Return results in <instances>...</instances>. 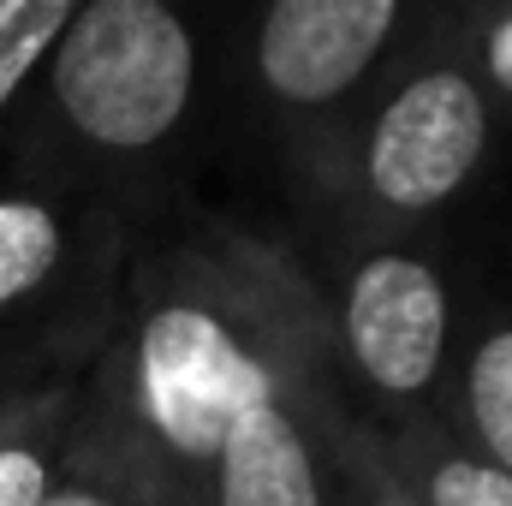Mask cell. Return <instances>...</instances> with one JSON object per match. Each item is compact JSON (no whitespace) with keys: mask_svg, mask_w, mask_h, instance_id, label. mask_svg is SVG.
Returning <instances> with one entry per match:
<instances>
[{"mask_svg":"<svg viewBox=\"0 0 512 506\" xmlns=\"http://www.w3.org/2000/svg\"><path fill=\"white\" fill-rule=\"evenodd\" d=\"M96 376L173 506H203L215 447L251 405L334 376L322 292L280 245L233 227L143 233Z\"/></svg>","mask_w":512,"mask_h":506,"instance_id":"6da1fadb","label":"cell"},{"mask_svg":"<svg viewBox=\"0 0 512 506\" xmlns=\"http://www.w3.org/2000/svg\"><path fill=\"white\" fill-rule=\"evenodd\" d=\"M203 102V36L161 0H78L18 114L12 167L155 203V179Z\"/></svg>","mask_w":512,"mask_h":506,"instance_id":"7a4b0ae2","label":"cell"},{"mask_svg":"<svg viewBox=\"0 0 512 506\" xmlns=\"http://www.w3.org/2000/svg\"><path fill=\"white\" fill-rule=\"evenodd\" d=\"M149 209L12 173L0 185V387L78 381L114 346Z\"/></svg>","mask_w":512,"mask_h":506,"instance_id":"3957f363","label":"cell"},{"mask_svg":"<svg viewBox=\"0 0 512 506\" xmlns=\"http://www.w3.org/2000/svg\"><path fill=\"white\" fill-rule=\"evenodd\" d=\"M322 316L334 376L358 381L387 411V423L376 429L393 435L429 423L441 381L459 364V316L447 274L411 245H370L346 262V274L322 298Z\"/></svg>","mask_w":512,"mask_h":506,"instance_id":"277c9868","label":"cell"},{"mask_svg":"<svg viewBox=\"0 0 512 506\" xmlns=\"http://www.w3.org/2000/svg\"><path fill=\"white\" fill-rule=\"evenodd\" d=\"M495 143V102L459 48L405 60L358 131V203L382 227H411L465 197Z\"/></svg>","mask_w":512,"mask_h":506,"instance_id":"5b68a950","label":"cell"},{"mask_svg":"<svg viewBox=\"0 0 512 506\" xmlns=\"http://www.w3.org/2000/svg\"><path fill=\"white\" fill-rule=\"evenodd\" d=\"M411 12L399 0H274L251 24L256 102L292 131L328 126L364 102Z\"/></svg>","mask_w":512,"mask_h":506,"instance_id":"8992f818","label":"cell"},{"mask_svg":"<svg viewBox=\"0 0 512 506\" xmlns=\"http://www.w3.org/2000/svg\"><path fill=\"white\" fill-rule=\"evenodd\" d=\"M42 506H173L161 471L149 465V453L137 447V435L126 429L108 381L84 376V399H78V429L66 447V465L48 489Z\"/></svg>","mask_w":512,"mask_h":506,"instance_id":"52a82bcc","label":"cell"},{"mask_svg":"<svg viewBox=\"0 0 512 506\" xmlns=\"http://www.w3.org/2000/svg\"><path fill=\"white\" fill-rule=\"evenodd\" d=\"M78 399H84V376L78 381H42L6 399L0 411V506H42L72 429H78Z\"/></svg>","mask_w":512,"mask_h":506,"instance_id":"ba28073f","label":"cell"},{"mask_svg":"<svg viewBox=\"0 0 512 506\" xmlns=\"http://www.w3.org/2000/svg\"><path fill=\"white\" fill-rule=\"evenodd\" d=\"M453 435L512 477V316L483 322L453 364Z\"/></svg>","mask_w":512,"mask_h":506,"instance_id":"9c48e42d","label":"cell"},{"mask_svg":"<svg viewBox=\"0 0 512 506\" xmlns=\"http://www.w3.org/2000/svg\"><path fill=\"white\" fill-rule=\"evenodd\" d=\"M387 435V429H382ZM387 459L423 506H512V477L477 459L453 423H411L387 435Z\"/></svg>","mask_w":512,"mask_h":506,"instance_id":"30bf717a","label":"cell"},{"mask_svg":"<svg viewBox=\"0 0 512 506\" xmlns=\"http://www.w3.org/2000/svg\"><path fill=\"white\" fill-rule=\"evenodd\" d=\"M328 506H423L405 477L387 459V435L364 417H346L334 435V459H328Z\"/></svg>","mask_w":512,"mask_h":506,"instance_id":"8fae6325","label":"cell"},{"mask_svg":"<svg viewBox=\"0 0 512 506\" xmlns=\"http://www.w3.org/2000/svg\"><path fill=\"white\" fill-rule=\"evenodd\" d=\"M78 0H0V131L12 126L42 54L66 30Z\"/></svg>","mask_w":512,"mask_h":506,"instance_id":"7c38bea8","label":"cell"},{"mask_svg":"<svg viewBox=\"0 0 512 506\" xmlns=\"http://www.w3.org/2000/svg\"><path fill=\"white\" fill-rule=\"evenodd\" d=\"M465 54V66L477 72V84H483V96L495 102H512V6L501 12H477L471 18V42L459 48Z\"/></svg>","mask_w":512,"mask_h":506,"instance_id":"4fadbf2b","label":"cell"},{"mask_svg":"<svg viewBox=\"0 0 512 506\" xmlns=\"http://www.w3.org/2000/svg\"><path fill=\"white\" fill-rule=\"evenodd\" d=\"M6 399H12V387H0V411H6Z\"/></svg>","mask_w":512,"mask_h":506,"instance_id":"5bb4252c","label":"cell"}]
</instances>
